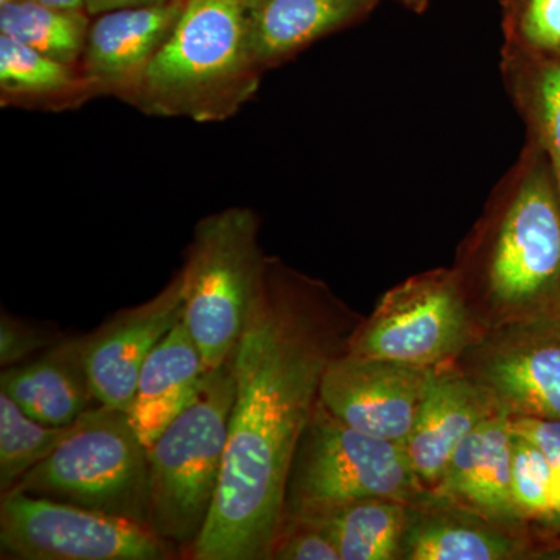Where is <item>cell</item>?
<instances>
[{
	"label": "cell",
	"mask_w": 560,
	"mask_h": 560,
	"mask_svg": "<svg viewBox=\"0 0 560 560\" xmlns=\"http://www.w3.org/2000/svg\"><path fill=\"white\" fill-rule=\"evenodd\" d=\"M361 319L323 280L268 256L232 355L235 397L219 492L191 560H271L291 460L324 372Z\"/></svg>",
	"instance_id": "6da1fadb"
},
{
	"label": "cell",
	"mask_w": 560,
	"mask_h": 560,
	"mask_svg": "<svg viewBox=\"0 0 560 560\" xmlns=\"http://www.w3.org/2000/svg\"><path fill=\"white\" fill-rule=\"evenodd\" d=\"M452 268L485 331L560 304V194L533 139L490 191Z\"/></svg>",
	"instance_id": "7a4b0ae2"
},
{
	"label": "cell",
	"mask_w": 560,
	"mask_h": 560,
	"mask_svg": "<svg viewBox=\"0 0 560 560\" xmlns=\"http://www.w3.org/2000/svg\"><path fill=\"white\" fill-rule=\"evenodd\" d=\"M243 0H186L175 27L120 95L147 116L198 124L230 119L257 94Z\"/></svg>",
	"instance_id": "3957f363"
},
{
	"label": "cell",
	"mask_w": 560,
	"mask_h": 560,
	"mask_svg": "<svg viewBox=\"0 0 560 560\" xmlns=\"http://www.w3.org/2000/svg\"><path fill=\"white\" fill-rule=\"evenodd\" d=\"M235 397L232 359L208 371L178 418L150 445L149 526L186 558L219 492Z\"/></svg>",
	"instance_id": "277c9868"
},
{
	"label": "cell",
	"mask_w": 560,
	"mask_h": 560,
	"mask_svg": "<svg viewBox=\"0 0 560 560\" xmlns=\"http://www.w3.org/2000/svg\"><path fill=\"white\" fill-rule=\"evenodd\" d=\"M249 208H228L198 221L180 272L184 323L208 370L231 361L259 296L268 256Z\"/></svg>",
	"instance_id": "5b68a950"
},
{
	"label": "cell",
	"mask_w": 560,
	"mask_h": 560,
	"mask_svg": "<svg viewBox=\"0 0 560 560\" xmlns=\"http://www.w3.org/2000/svg\"><path fill=\"white\" fill-rule=\"evenodd\" d=\"M11 490L149 526V451L127 410L95 405Z\"/></svg>",
	"instance_id": "8992f818"
},
{
	"label": "cell",
	"mask_w": 560,
	"mask_h": 560,
	"mask_svg": "<svg viewBox=\"0 0 560 560\" xmlns=\"http://www.w3.org/2000/svg\"><path fill=\"white\" fill-rule=\"evenodd\" d=\"M425 490L405 445L352 429L319 400L291 460L282 517L371 497L411 503Z\"/></svg>",
	"instance_id": "52a82bcc"
},
{
	"label": "cell",
	"mask_w": 560,
	"mask_h": 560,
	"mask_svg": "<svg viewBox=\"0 0 560 560\" xmlns=\"http://www.w3.org/2000/svg\"><path fill=\"white\" fill-rule=\"evenodd\" d=\"M485 334L455 270L434 268L386 291L361 316L348 352L430 370L458 361Z\"/></svg>",
	"instance_id": "ba28073f"
},
{
	"label": "cell",
	"mask_w": 560,
	"mask_h": 560,
	"mask_svg": "<svg viewBox=\"0 0 560 560\" xmlns=\"http://www.w3.org/2000/svg\"><path fill=\"white\" fill-rule=\"evenodd\" d=\"M0 555L16 560H171L179 552L142 523L10 490L0 503Z\"/></svg>",
	"instance_id": "9c48e42d"
},
{
	"label": "cell",
	"mask_w": 560,
	"mask_h": 560,
	"mask_svg": "<svg viewBox=\"0 0 560 560\" xmlns=\"http://www.w3.org/2000/svg\"><path fill=\"white\" fill-rule=\"evenodd\" d=\"M456 363L508 416L560 420V304L486 331Z\"/></svg>",
	"instance_id": "30bf717a"
},
{
	"label": "cell",
	"mask_w": 560,
	"mask_h": 560,
	"mask_svg": "<svg viewBox=\"0 0 560 560\" xmlns=\"http://www.w3.org/2000/svg\"><path fill=\"white\" fill-rule=\"evenodd\" d=\"M427 377L425 368L345 350L324 372L319 400L352 429L405 445L418 418Z\"/></svg>",
	"instance_id": "8fae6325"
},
{
	"label": "cell",
	"mask_w": 560,
	"mask_h": 560,
	"mask_svg": "<svg viewBox=\"0 0 560 560\" xmlns=\"http://www.w3.org/2000/svg\"><path fill=\"white\" fill-rule=\"evenodd\" d=\"M184 318L180 270L151 300L121 308L83 335L84 357L98 404L128 410L151 350Z\"/></svg>",
	"instance_id": "7c38bea8"
},
{
	"label": "cell",
	"mask_w": 560,
	"mask_h": 560,
	"mask_svg": "<svg viewBox=\"0 0 560 560\" xmlns=\"http://www.w3.org/2000/svg\"><path fill=\"white\" fill-rule=\"evenodd\" d=\"M500 411L489 390L456 361L430 368L418 418L405 444L420 485L436 488L460 442Z\"/></svg>",
	"instance_id": "4fadbf2b"
},
{
	"label": "cell",
	"mask_w": 560,
	"mask_h": 560,
	"mask_svg": "<svg viewBox=\"0 0 560 560\" xmlns=\"http://www.w3.org/2000/svg\"><path fill=\"white\" fill-rule=\"evenodd\" d=\"M534 555L529 528H514L433 490L408 503L400 560H517Z\"/></svg>",
	"instance_id": "5bb4252c"
},
{
	"label": "cell",
	"mask_w": 560,
	"mask_h": 560,
	"mask_svg": "<svg viewBox=\"0 0 560 560\" xmlns=\"http://www.w3.org/2000/svg\"><path fill=\"white\" fill-rule=\"evenodd\" d=\"M184 3L172 0L98 14L90 25L79 66L92 97H120L135 83L171 36Z\"/></svg>",
	"instance_id": "9a60e30c"
},
{
	"label": "cell",
	"mask_w": 560,
	"mask_h": 560,
	"mask_svg": "<svg viewBox=\"0 0 560 560\" xmlns=\"http://www.w3.org/2000/svg\"><path fill=\"white\" fill-rule=\"evenodd\" d=\"M433 492L490 521L529 528L512 495V431L506 412L485 420L460 442Z\"/></svg>",
	"instance_id": "2e32d148"
},
{
	"label": "cell",
	"mask_w": 560,
	"mask_h": 560,
	"mask_svg": "<svg viewBox=\"0 0 560 560\" xmlns=\"http://www.w3.org/2000/svg\"><path fill=\"white\" fill-rule=\"evenodd\" d=\"M381 0H243L246 38L261 70L278 68L316 40L352 27Z\"/></svg>",
	"instance_id": "e0dca14e"
},
{
	"label": "cell",
	"mask_w": 560,
	"mask_h": 560,
	"mask_svg": "<svg viewBox=\"0 0 560 560\" xmlns=\"http://www.w3.org/2000/svg\"><path fill=\"white\" fill-rule=\"evenodd\" d=\"M0 390L31 418L51 427L69 425L101 405L92 388L83 335H68L39 355L2 370Z\"/></svg>",
	"instance_id": "ac0fdd59"
},
{
	"label": "cell",
	"mask_w": 560,
	"mask_h": 560,
	"mask_svg": "<svg viewBox=\"0 0 560 560\" xmlns=\"http://www.w3.org/2000/svg\"><path fill=\"white\" fill-rule=\"evenodd\" d=\"M208 371L186 323L179 320L147 357L127 410L147 448L189 407Z\"/></svg>",
	"instance_id": "d6986e66"
},
{
	"label": "cell",
	"mask_w": 560,
	"mask_h": 560,
	"mask_svg": "<svg viewBox=\"0 0 560 560\" xmlns=\"http://www.w3.org/2000/svg\"><path fill=\"white\" fill-rule=\"evenodd\" d=\"M285 517L302 518L323 529L334 541L341 560H400L408 503L371 497L312 514Z\"/></svg>",
	"instance_id": "ffe728a7"
},
{
	"label": "cell",
	"mask_w": 560,
	"mask_h": 560,
	"mask_svg": "<svg viewBox=\"0 0 560 560\" xmlns=\"http://www.w3.org/2000/svg\"><path fill=\"white\" fill-rule=\"evenodd\" d=\"M504 90L550 162L560 194V58L503 46Z\"/></svg>",
	"instance_id": "44dd1931"
},
{
	"label": "cell",
	"mask_w": 560,
	"mask_h": 560,
	"mask_svg": "<svg viewBox=\"0 0 560 560\" xmlns=\"http://www.w3.org/2000/svg\"><path fill=\"white\" fill-rule=\"evenodd\" d=\"M0 94L10 103H80L92 97L79 68L0 35Z\"/></svg>",
	"instance_id": "7402d4cb"
},
{
	"label": "cell",
	"mask_w": 560,
	"mask_h": 560,
	"mask_svg": "<svg viewBox=\"0 0 560 560\" xmlns=\"http://www.w3.org/2000/svg\"><path fill=\"white\" fill-rule=\"evenodd\" d=\"M86 11H66L36 0H10L0 5V35L65 65L79 68L90 32Z\"/></svg>",
	"instance_id": "603a6c76"
},
{
	"label": "cell",
	"mask_w": 560,
	"mask_h": 560,
	"mask_svg": "<svg viewBox=\"0 0 560 560\" xmlns=\"http://www.w3.org/2000/svg\"><path fill=\"white\" fill-rule=\"evenodd\" d=\"M31 418L0 390V492L5 493L40 460L46 459L72 430Z\"/></svg>",
	"instance_id": "cb8c5ba5"
},
{
	"label": "cell",
	"mask_w": 560,
	"mask_h": 560,
	"mask_svg": "<svg viewBox=\"0 0 560 560\" xmlns=\"http://www.w3.org/2000/svg\"><path fill=\"white\" fill-rule=\"evenodd\" d=\"M503 46L560 58V0H499Z\"/></svg>",
	"instance_id": "d4e9b609"
},
{
	"label": "cell",
	"mask_w": 560,
	"mask_h": 560,
	"mask_svg": "<svg viewBox=\"0 0 560 560\" xmlns=\"http://www.w3.org/2000/svg\"><path fill=\"white\" fill-rule=\"evenodd\" d=\"M552 464L534 445L512 433V495L526 525L551 521Z\"/></svg>",
	"instance_id": "484cf974"
},
{
	"label": "cell",
	"mask_w": 560,
	"mask_h": 560,
	"mask_svg": "<svg viewBox=\"0 0 560 560\" xmlns=\"http://www.w3.org/2000/svg\"><path fill=\"white\" fill-rule=\"evenodd\" d=\"M271 560H341L326 533L302 518L283 517L272 545Z\"/></svg>",
	"instance_id": "4316f807"
},
{
	"label": "cell",
	"mask_w": 560,
	"mask_h": 560,
	"mask_svg": "<svg viewBox=\"0 0 560 560\" xmlns=\"http://www.w3.org/2000/svg\"><path fill=\"white\" fill-rule=\"evenodd\" d=\"M68 335L46 327L33 326L27 320L2 312L0 318V366L2 370L39 355Z\"/></svg>",
	"instance_id": "83f0119b"
},
{
	"label": "cell",
	"mask_w": 560,
	"mask_h": 560,
	"mask_svg": "<svg viewBox=\"0 0 560 560\" xmlns=\"http://www.w3.org/2000/svg\"><path fill=\"white\" fill-rule=\"evenodd\" d=\"M510 427L515 436L528 441L551 464L560 463V420L510 416Z\"/></svg>",
	"instance_id": "f1b7e54d"
},
{
	"label": "cell",
	"mask_w": 560,
	"mask_h": 560,
	"mask_svg": "<svg viewBox=\"0 0 560 560\" xmlns=\"http://www.w3.org/2000/svg\"><path fill=\"white\" fill-rule=\"evenodd\" d=\"M172 0H86V11L90 16H98L106 11L127 9V7L156 5Z\"/></svg>",
	"instance_id": "f546056e"
},
{
	"label": "cell",
	"mask_w": 560,
	"mask_h": 560,
	"mask_svg": "<svg viewBox=\"0 0 560 560\" xmlns=\"http://www.w3.org/2000/svg\"><path fill=\"white\" fill-rule=\"evenodd\" d=\"M550 506L552 518L560 517V463L552 464L550 481Z\"/></svg>",
	"instance_id": "4dcf8cb0"
},
{
	"label": "cell",
	"mask_w": 560,
	"mask_h": 560,
	"mask_svg": "<svg viewBox=\"0 0 560 560\" xmlns=\"http://www.w3.org/2000/svg\"><path fill=\"white\" fill-rule=\"evenodd\" d=\"M43 5L66 11H86V0H36ZM88 13V11H86Z\"/></svg>",
	"instance_id": "1f68e13d"
},
{
	"label": "cell",
	"mask_w": 560,
	"mask_h": 560,
	"mask_svg": "<svg viewBox=\"0 0 560 560\" xmlns=\"http://www.w3.org/2000/svg\"><path fill=\"white\" fill-rule=\"evenodd\" d=\"M394 2L399 3L404 9L412 11V13L422 14L429 10L430 3L433 0H394Z\"/></svg>",
	"instance_id": "d6a6232c"
},
{
	"label": "cell",
	"mask_w": 560,
	"mask_h": 560,
	"mask_svg": "<svg viewBox=\"0 0 560 560\" xmlns=\"http://www.w3.org/2000/svg\"><path fill=\"white\" fill-rule=\"evenodd\" d=\"M10 2V0H0V5H3V3Z\"/></svg>",
	"instance_id": "836d02e7"
}]
</instances>
